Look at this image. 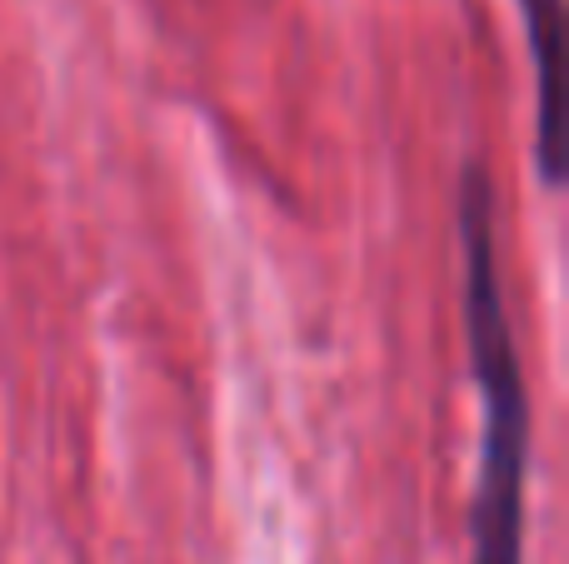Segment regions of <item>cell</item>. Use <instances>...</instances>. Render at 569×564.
Segmentation results:
<instances>
[{"label":"cell","mask_w":569,"mask_h":564,"mask_svg":"<svg viewBox=\"0 0 569 564\" xmlns=\"http://www.w3.org/2000/svg\"><path fill=\"white\" fill-rule=\"evenodd\" d=\"M465 250V335L480 385V475H475L470 564H525V475H530V390L500 280V210L495 180L470 160L455 195Z\"/></svg>","instance_id":"1"},{"label":"cell","mask_w":569,"mask_h":564,"mask_svg":"<svg viewBox=\"0 0 569 564\" xmlns=\"http://www.w3.org/2000/svg\"><path fill=\"white\" fill-rule=\"evenodd\" d=\"M525 40L535 60V170L545 185H560V115H555V56L565 36V0H520Z\"/></svg>","instance_id":"2"}]
</instances>
